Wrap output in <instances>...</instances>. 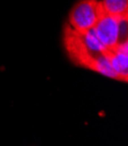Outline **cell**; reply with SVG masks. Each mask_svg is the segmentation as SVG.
Here are the masks:
<instances>
[{"instance_id":"6da1fadb","label":"cell","mask_w":128,"mask_h":146,"mask_svg":"<svg viewBox=\"0 0 128 146\" xmlns=\"http://www.w3.org/2000/svg\"><path fill=\"white\" fill-rule=\"evenodd\" d=\"M127 19L128 17L112 16L105 13L102 8L93 30L106 50H112L121 41L127 40Z\"/></svg>"},{"instance_id":"277c9868","label":"cell","mask_w":128,"mask_h":146,"mask_svg":"<svg viewBox=\"0 0 128 146\" xmlns=\"http://www.w3.org/2000/svg\"><path fill=\"white\" fill-rule=\"evenodd\" d=\"M105 13L116 17H128V0H100Z\"/></svg>"},{"instance_id":"7a4b0ae2","label":"cell","mask_w":128,"mask_h":146,"mask_svg":"<svg viewBox=\"0 0 128 146\" xmlns=\"http://www.w3.org/2000/svg\"><path fill=\"white\" fill-rule=\"evenodd\" d=\"M102 11L100 0H80L69 12L68 27L77 33L93 29Z\"/></svg>"},{"instance_id":"3957f363","label":"cell","mask_w":128,"mask_h":146,"mask_svg":"<svg viewBox=\"0 0 128 146\" xmlns=\"http://www.w3.org/2000/svg\"><path fill=\"white\" fill-rule=\"evenodd\" d=\"M110 63L117 80L127 81L128 78V41H121L112 50H107Z\"/></svg>"}]
</instances>
